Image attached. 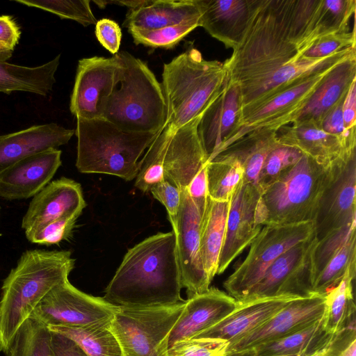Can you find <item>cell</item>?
Segmentation results:
<instances>
[{
	"label": "cell",
	"instance_id": "27",
	"mask_svg": "<svg viewBox=\"0 0 356 356\" xmlns=\"http://www.w3.org/2000/svg\"><path fill=\"white\" fill-rule=\"evenodd\" d=\"M277 138L280 144L295 147L323 165L331 163L348 152L339 138L324 131L311 122L282 126L277 130Z\"/></svg>",
	"mask_w": 356,
	"mask_h": 356
},
{
	"label": "cell",
	"instance_id": "12",
	"mask_svg": "<svg viewBox=\"0 0 356 356\" xmlns=\"http://www.w3.org/2000/svg\"><path fill=\"white\" fill-rule=\"evenodd\" d=\"M317 241L314 236L282 254L241 302L278 296L302 298L316 294L314 252Z\"/></svg>",
	"mask_w": 356,
	"mask_h": 356
},
{
	"label": "cell",
	"instance_id": "43",
	"mask_svg": "<svg viewBox=\"0 0 356 356\" xmlns=\"http://www.w3.org/2000/svg\"><path fill=\"white\" fill-rule=\"evenodd\" d=\"M355 233H356V221L342 227L317 241L314 252L316 277L328 261Z\"/></svg>",
	"mask_w": 356,
	"mask_h": 356
},
{
	"label": "cell",
	"instance_id": "35",
	"mask_svg": "<svg viewBox=\"0 0 356 356\" xmlns=\"http://www.w3.org/2000/svg\"><path fill=\"white\" fill-rule=\"evenodd\" d=\"M208 196L213 200L229 202L243 179V170L236 160L216 156L207 163Z\"/></svg>",
	"mask_w": 356,
	"mask_h": 356
},
{
	"label": "cell",
	"instance_id": "2",
	"mask_svg": "<svg viewBox=\"0 0 356 356\" xmlns=\"http://www.w3.org/2000/svg\"><path fill=\"white\" fill-rule=\"evenodd\" d=\"M75 260L68 250H30L4 280L0 300V350L8 354L20 327L56 286L68 280Z\"/></svg>",
	"mask_w": 356,
	"mask_h": 356
},
{
	"label": "cell",
	"instance_id": "40",
	"mask_svg": "<svg viewBox=\"0 0 356 356\" xmlns=\"http://www.w3.org/2000/svg\"><path fill=\"white\" fill-rule=\"evenodd\" d=\"M200 17L157 29H129L128 31L136 44L171 49L192 31L200 26Z\"/></svg>",
	"mask_w": 356,
	"mask_h": 356
},
{
	"label": "cell",
	"instance_id": "48",
	"mask_svg": "<svg viewBox=\"0 0 356 356\" xmlns=\"http://www.w3.org/2000/svg\"><path fill=\"white\" fill-rule=\"evenodd\" d=\"M95 35L99 43L111 54L118 53L122 39V31L117 22L107 18L97 21Z\"/></svg>",
	"mask_w": 356,
	"mask_h": 356
},
{
	"label": "cell",
	"instance_id": "37",
	"mask_svg": "<svg viewBox=\"0 0 356 356\" xmlns=\"http://www.w3.org/2000/svg\"><path fill=\"white\" fill-rule=\"evenodd\" d=\"M170 133L165 124L138 162L135 186L143 192H149L154 184L164 180L163 165Z\"/></svg>",
	"mask_w": 356,
	"mask_h": 356
},
{
	"label": "cell",
	"instance_id": "11",
	"mask_svg": "<svg viewBox=\"0 0 356 356\" xmlns=\"http://www.w3.org/2000/svg\"><path fill=\"white\" fill-rule=\"evenodd\" d=\"M336 65L300 77L273 95L243 107L238 129L224 149L252 130L260 128L277 130L288 124L290 118L303 107Z\"/></svg>",
	"mask_w": 356,
	"mask_h": 356
},
{
	"label": "cell",
	"instance_id": "25",
	"mask_svg": "<svg viewBox=\"0 0 356 356\" xmlns=\"http://www.w3.org/2000/svg\"><path fill=\"white\" fill-rule=\"evenodd\" d=\"M356 80V54L337 63L325 75L303 107L289 123L311 122L320 127L325 117L341 102Z\"/></svg>",
	"mask_w": 356,
	"mask_h": 356
},
{
	"label": "cell",
	"instance_id": "4",
	"mask_svg": "<svg viewBox=\"0 0 356 356\" xmlns=\"http://www.w3.org/2000/svg\"><path fill=\"white\" fill-rule=\"evenodd\" d=\"M117 55L121 63L120 81L101 102L100 118L126 131L159 133L168 118L161 83L140 59L124 51Z\"/></svg>",
	"mask_w": 356,
	"mask_h": 356
},
{
	"label": "cell",
	"instance_id": "24",
	"mask_svg": "<svg viewBox=\"0 0 356 356\" xmlns=\"http://www.w3.org/2000/svg\"><path fill=\"white\" fill-rule=\"evenodd\" d=\"M297 297L278 296L238 302L236 309L195 338L232 343L256 329Z\"/></svg>",
	"mask_w": 356,
	"mask_h": 356
},
{
	"label": "cell",
	"instance_id": "41",
	"mask_svg": "<svg viewBox=\"0 0 356 356\" xmlns=\"http://www.w3.org/2000/svg\"><path fill=\"white\" fill-rule=\"evenodd\" d=\"M17 3L54 13L61 19L77 22L84 26L95 24L97 19L90 8V1L15 0Z\"/></svg>",
	"mask_w": 356,
	"mask_h": 356
},
{
	"label": "cell",
	"instance_id": "20",
	"mask_svg": "<svg viewBox=\"0 0 356 356\" xmlns=\"http://www.w3.org/2000/svg\"><path fill=\"white\" fill-rule=\"evenodd\" d=\"M201 115L171 131L163 161V177L181 191L206 167L207 160L197 135Z\"/></svg>",
	"mask_w": 356,
	"mask_h": 356
},
{
	"label": "cell",
	"instance_id": "33",
	"mask_svg": "<svg viewBox=\"0 0 356 356\" xmlns=\"http://www.w3.org/2000/svg\"><path fill=\"white\" fill-rule=\"evenodd\" d=\"M356 265L350 266L341 282L327 294L322 316L325 330L335 334L355 321L353 281Z\"/></svg>",
	"mask_w": 356,
	"mask_h": 356
},
{
	"label": "cell",
	"instance_id": "50",
	"mask_svg": "<svg viewBox=\"0 0 356 356\" xmlns=\"http://www.w3.org/2000/svg\"><path fill=\"white\" fill-rule=\"evenodd\" d=\"M21 35L20 27L10 15L0 16V43L13 50Z\"/></svg>",
	"mask_w": 356,
	"mask_h": 356
},
{
	"label": "cell",
	"instance_id": "32",
	"mask_svg": "<svg viewBox=\"0 0 356 356\" xmlns=\"http://www.w3.org/2000/svg\"><path fill=\"white\" fill-rule=\"evenodd\" d=\"M229 208V202L215 201L208 196L200 227V254L211 281L217 275Z\"/></svg>",
	"mask_w": 356,
	"mask_h": 356
},
{
	"label": "cell",
	"instance_id": "16",
	"mask_svg": "<svg viewBox=\"0 0 356 356\" xmlns=\"http://www.w3.org/2000/svg\"><path fill=\"white\" fill-rule=\"evenodd\" d=\"M325 298L326 294L316 293L292 300L264 323L228 343L224 356L280 339L312 324L322 318Z\"/></svg>",
	"mask_w": 356,
	"mask_h": 356
},
{
	"label": "cell",
	"instance_id": "29",
	"mask_svg": "<svg viewBox=\"0 0 356 356\" xmlns=\"http://www.w3.org/2000/svg\"><path fill=\"white\" fill-rule=\"evenodd\" d=\"M279 144L277 130L260 128L248 132L217 155L238 161L243 170V179L259 188V177L265 160Z\"/></svg>",
	"mask_w": 356,
	"mask_h": 356
},
{
	"label": "cell",
	"instance_id": "49",
	"mask_svg": "<svg viewBox=\"0 0 356 356\" xmlns=\"http://www.w3.org/2000/svg\"><path fill=\"white\" fill-rule=\"evenodd\" d=\"M54 356H88L79 344L70 337L51 331Z\"/></svg>",
	"mask_w": 356,
	"mask_h": 356
},
{
	"label": "cell",
	"instance_id": "28",
	"mask_svg": "<svg viewBox=\"0 0 356 356\" xmlns=\"http://www.w3.org/2000/svg\"><path fill=\"white\" fill-rule=\"evenodd\" d=\"M335 334L325 330L321 318L280 339L225 356H323Z\"/></svg>",
	"mask_w": 356,
	"mask_h": 356
},
{
	"label": "cell",
	"instance_id": "23",
	"mask_svg": "<svg viewBox=\"0 0 356 356\" xmlns=\"http://www.w3.org/2000/svg\"><path fill=\"white\" fill-rule=\"evenodd\" d=\"M238 304L233 297L215 287L188 298L170 332L168 348L195 338L229 314Z\"/></svg>",
	"mask_w": 356,
	"mask_h": 356
},
{
	"label": "cell",
	"instance_id": "53",
	"mask_svg": "<svg viewBox=\"0 0 356 356\" xmlns=\"http://www.w3.org/2000/svg\"><path fill=\"white\" fill-rule=\"evenodd\" d=\"M13 50L0 43V62H6L11 58Z\"/></svg>",
	"mask_w": 356,
	"mask_h": 356
},
{
	"label": "cell",
	"instance_id": "26",
	"mask_svg": "<svg viewBox=\"0 0 356 356\" xmlns=\"http://www.w3.org/2000/svg\"><path fill=\"white\" fill-rule=\"evenodd\" d=\"M74 134L51 122L0 136V172L26 157L67 144Z\"/></svg>",
	"mask_w": 356,
	"mask_h": 356
},
{
	"label": "cell",
	"instance_id": "46",
	"mask_svg": "<svg viewBox=\"0 0 356 356\" xmlns=\"http://www.w3.org/2000/svg\"><path fill=\"white\" fill-rule=\"evenodd\" d=\"M356 44L355 28L339 33L324 35L316 40L301 56L321 58Z\"/></svg>",
	"mask_w": 356,
	"mask_h": 356
},
{
	"label": "cell",
	"instance_id": "42",
	"mask_svg": "<svg viewBox=\"0 0 356 356\" xmlns=\"http://www.w3.org/2000/svg\"><path fill=\"white\" fill-rule=\"evenodd\" d=\"M303 154L298 149L279 144L268 155L261 170L258 186L261 192L296 163Z\"/></svg>",
	"mask_w": 356,
	"mask_h": 356
},
{
	"label": "cell",
	"instance_id": "14",
	"mask_svg": "<svg viewBox=\"0 0 356 356\" xmlns=\"http://www.w3.org/2000/svg\"><path fill=\"white\" fill-rule=\"evenodd\" d=\"M205 207L206 205L197 204L186 190L181 191L176 222L172 225L176 238L181 283L186 289L188 298L207 291L211 282L200 254V227Z\"/></svg>",
	"mask_w": 356,
	"mask_h": 356
},
{
	"label": "cell",
	"instance_id": "31",
	"mask_svg": "<svg viewBox=\"0 0 356 356\" xmlns=\"http://www.w3.org/2000/svg\"><path fill=\"white\" fill-rule=\"evenodd\" d=\"M60 55L37 67H26L0 62V92L24 91L42 96L49 94L56 83L55 74Z\"/></svg>",
	"mask_w": 356,
	"mask_h": 356
},
{
	"label": "cell",
	"instance_id": "36",
	"mask_svg": "<svg viewBox=\"0 0 356 356\" xmlns=\"http://www.w3.org/2000/svg\"><path fill=\"white\" fill-rule=\"evenodd\" d=\"M9 356H54L51 331L30 317L17 331L9 348Z\"/></svg>",
	"mask_w": 356,
	"mask_h": 356
},
{
	"label": "cell",
	"instance_id": "47",
	"mask_svg": "<svg viewBox=\"0 0 356 356\" xmlns=\"http://www.w3.org/2000/svg\"><path fill=\"white\" fill-rule=\"evenodd\" d=\"M149 192L165 207L171 225H175L181 204V191L172 183L163 180L154 184Z\"/></svg>",
	"mask_w": 356,
	"mask_h": 356
},
{
	"label": "cell",
	"instance_id": "3",
	"mask_svg": "<svg viewBox=\"0 0 356 356\" xmlns=\"http://www.w3.org/2000/svg\"><path fill=\"white\" fill-rule=\"evenodd\" d=\"M292 0H261L241 45L223 63L240 89L300 57L291 40Z\"/></svg>",
	"mask_w": 356,
	"mask_h": 356
},
{
	"label": "cell",
	"instance_id": "55",
	"mask_svg": "<svg viewBox=\"0 0 356 356\" xmlns=\"http://www.w3.org/2000/svg\"><path fill=\"white\" fill-rule=\"evenodd\" d=\"M0 213H1V207H0Z\"/></svg>",
	"mask_w": 356,
	"mask_h": 356
},
{
	"label": "cell",
	"instance_id": "45",
	"mask_svg": "<svg viewBox=\"0 0 356 356\" xmlns=\"http://www.w3.org/2000/svg\"><path fill=\"white\" fill-rule=\"evenodd\" d=\"M227 343L218 340L193 338L176 342L167 356H224Z\"/></svg>",
	"mask_w": 356,
	"mask_h": 356
},
{
	"label": "cell",
	"instance_id": "34",
	"mask_svg": "<svg viewBox=\"0 0 356 356\" xmlns=\"http://www.w3.org/2000/svg\"><path fill=\"white\" fill-rule=\"evenodd\" d=\"M51 331L65 335L88 356H123L120 346L108 326H47Z\"/></svg>",
	"mask_w": 356,
	"mask_h": 356
},
{
	"label": "cell",
	"instance_id": "22",
	"mask_svg": "<svg viewBox=\"0 0 356 356\" xmlns=\"http://www.w3.org/2000/svg\"><path fill=\"white\" fill-rule=\"evenodd\" d=\"M61 151L51 149L30 156L0 172V197L8 200L35 195L61 165Z\"/></svg>",
	"mask_w": 356,
	"mask_h": 356
},
{
	"label": "cell",
	"instance_id": "8",
	"mask_svg": "<svg viewBox=\"0 0 356 356\" xmlns=\"http://www.w3.org/2000/svg\"><path fill=\"white\" fill-rule=\"evenodd\" d=\"M185 302L158 307H120L108 328L123 356H167L169 336Z\"/></svg>",
	"mask_w": 356,
	"mask_h": 356
},
{
	"label": "cell",
	"instance_id": "51",
	"mask_svg": "<svg viewBox=\"0 0 356 356\" xmlns=\"http://www.w3.org/2000/svg\"><path fill=\"white\" fill-rule=\"evenodd\" d=\"M342 114L346 129H356V80L352 83L345 96Z\"/></svg>",
	"mask_w": 356,
	"mask_h": 356
},
{
	"label": "cell",
	"instance_id": "18",
	"mask_svg": "<svg viewBox=\"0 0 356 356\" xmlns=\"http://www.w3.org/2000/svg\"><path fill=\"white\" fill-rule=\"evenodd\" d=\"M238 86L228 81L200 119L197 131L207 162L220 152L238 129L241 118Z\"/></svg>",
	"mask_w": 356,
	"mask_h": 356
},
{
	"label": "cell",
	"instance_id": "1",
	"mask_svg": "<svg viewBox=\"0 0 356 356\" xmlns=\"http://www.w3.org/2000/svg\"><path fill=\"white\" fill-rule=\"evenodd\" d=\"M173 231L149 236L128 250L103 298L118 307H158L184 302Z\"/></svg>",
	"mask_w": 356,
	"mask_h": 356
},
{
	"label": "cell",
	"instance_id": "21",
	"mask_svg": "<svg viewBox=\"0 0 356 356\" xmlns=\"http://www.w3.org/2000/svg\"><path fill=\"white\" fill-rule=\"evenodd\" d=\"M86 206L81 185L61 177L33 196L22 218V228L27 234L64 216L81 214Z\"/></svg>",
	"mask_w": 356,
	"mask_h": 356
},
{
	"label": "cell",
	"instance_id": "6",
	"mask_svg": "<svg viewBox=\"0 0 356 356\" xmlns=\"http://www.w3.org/2000/svg\"><path fill=\"white\" fill-rule=\"evenodd\" d=\"M76 167L81 173L136 179L139 159L158 134L124 131L103 118H76Z\"/></svg>",
	"mask_w": 356,
	"mask_h": 356
},
{
	"label": "cell",
	"instance_id": "5",
	"mask_svg": "<svg viewBox=\"0 0 356 356\" xmlns=\"http://www.w3.org/2000/svg\"><path fill=\"white\" fill-rule=\"evenodd\" d=\"M229 81L223 63L207 60L191 47L163 65L161 86L174 131L202 115Z\"/></svg>",
	"mask_w": 356,
	"mask_h": 356
},
{
	"label": "cell",
	"instance_id": "9",
	"mask_svg": "<svg viewBox=\"0 0 356 356\" xmlns=\"http://www.w3.org/2000/svg\"><path fill=\"white\" fill-rule=\"evenodd\" d=\"M314 236L312 221L263 226L250 243L245 259L224 282V288L229 296L241 302L282 254Z\"/></svg>",
	"mask_w": 356,
	"mask_h": 356
},
{
	"label": "cell",
	"instance_id": "13",
	"mask_svg": "<svg viewBox=\"0 0 356 356\" xmlns=\"http://www.w3.org/2000/svg\"><path fill=\"white\" fill-rule=\"evenodd\" d=\"M356 149L333 161L328 183L312 220L314 234L321 240L356 221Z\"/></svg>",
	"mask_w": 356,
	"mask_h": 356
},
{
	"label": "cell",
	"instance_id": "44",
	"mask_svg": "<svg viewBox=\"0 0 356 356\" xmlns=\"http://www.w3.org/2000/svg\"><path fill=\"white\" fill-rule=\"evenodd\" d=\"M80 215L74 213L60 218L25 234L26 237L33 243L47 245L58 244L70 237Z\"/></svg>",
	"mask_w": 356,
	"mask_h": 356
},
{
	"label": "cell",
	"instance_id": "19",
	"mask_svg": "<svg viewBox=\"0 0 356 356\" xmlns=\"http://www.w3.org/2000/svg\"><path fill=\"white\" fill-rule=\"evenodd\" d=\"M261 0H196L200 26L234 50L242 43Z\"/></svg>",
	"mask_w": 356,
	"mask_h": 356
},
{
	"label": "cell",
	"instance_id": "17",
	"mask_svg": "<svg viewBox=\"0 0 356 356\" xmlns=\"http://www.w3.org/2000/svg\"><path fill=\"white\" fill-rule=\"evenodd\" d=\"M261 191L256 186L243 179L234 192L229 200L217 275L224 273L259 233L262 226L257 221V207Z\"/></svg>",
	"mask_w": 356,
	"mask_h": 356
},
{
	"label": "cell",
	"instance_id": "10",
	"mask_svg": "<svg viewBox=\"0 0 356 356\" xmlns=\"http://www.w3.org/2000/svg\"><path fill=\"white\" fill-rule=\"evenodd\" d=\"M119 308L79 291L67 280L44 296L31 317L47 326H109Z\"/></svg>",
	"mask_w": 356,
	"mask_h": 356
},
{
	"label": "cell",
	"instance_id": "30",
	"mask_svg": "<svg viewBox=\"0 0 356 356\" xmlns=\"http://www.w3.org/2000/svg\"><path fill=\"white\" fill-rule=\"evenodd\" d=\"M200 17L196 0H149L145 6L129 9L123 26L152 30Z\"/></svg>",
	"mask_w": 356,
	"mask_h": 356
},
{
	"label": "cell",
	"instance_id": "54",
	"mask_svg": "<svg viewBox=\"0 0 356 356\" xmlns=\"http://www.w3.org/2000/svg\"><path fill=\"white\" fill-rule=\"evenodd\" d=\"M289 356H306V355H289Z\"/></svg>",
	"mask_w": 356,
	"mask_h": 356
},
{
	"label": "cell",
	"instance_id": "7",
	"mask_svg": "<svg viewBox=\"0 0 356 356\" xmlns=\"http://www.w3.org/2000/svg\"><path fill=\"white\" fill-rule=\"evenodd\" d=\"M332 162L323 165L303 154L261 192L257 207L259 224L263 227L312 221Z\"/></svg>",
	"mask_w": 356,
	"mask_h": 356
},
{
	"label": "cell",
	"instance_id": "38",
	"mask_svg": "<svg viewBox=\"0 0 356 356\" xmlns=\"http://www.w3.org/2000/svg\"><path fill=\"white\" fill-rule=\"evenodd\" d=\"M356 265V233L353 234L318 273L314 292L325 295L343 279L348 269Z\"/></svg>",
	"mask_w": 356,
	"mask_h": 356
},
{
	"label": "cell",
	"instance_id": "52",
	"mask_svg": "<svg viewBox=\"0 0 356 356\" xmlns=\"http://www.w3.org/2000/svg\"><path fill=\"white\" fill-rule=\"evenodd\" d=\"M330 356H356V340L337 350Z\"/></svg>",
	"mask_w": 356,
	"mask_h": 356
},
{
	"label": "cell",
	"instance_id": "15",
	"mask_svg": "<svg viewBox=\"0 0 356 356\" xmlns=\"http://www.w3.org/2000/svg\"><path fill=\"white\" fill-rule=\"evenodd\" d=\"M121 63L117 55L92 56L79 60L70 109L76 118H100L101 102L120 81Z\"/></svg>",
	"mask_w": 356,
	"mask_h": 356
},
{
	"label": "cell",
	"instance_id": "39",
	"mask_svg": "<svg viewBox=\"0 0 356 356\" xmlns=\"http://www.w3.org/2000/svg\"><path fill=\"white\" fill-rule=\"evenodd\" d=\"M356 10L355 0H322L315 38L350 30V18Z\"/></svg>",
	"mask_w": 356,
	"mask_h": 356
}]
</instances>
